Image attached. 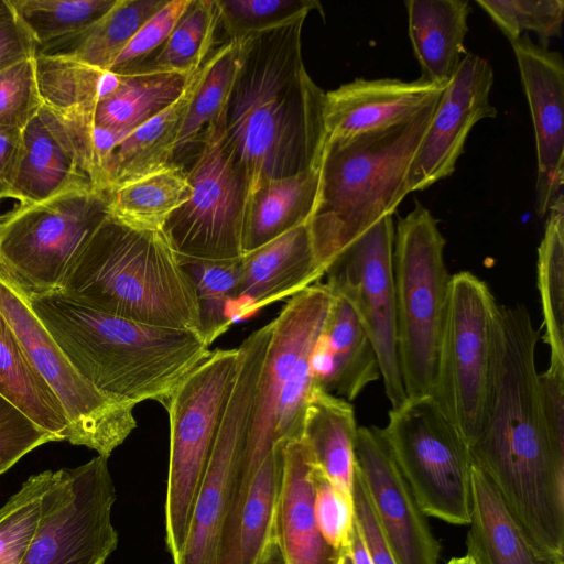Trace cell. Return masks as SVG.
<instances>
[{"label":"cell","mask_w":564,"mask_h":564,"mask_svg":"<svg viewBox=\"0 0 564 564\" xmlns=\"http://www.w3.org/2000/svg\"><path fill=\"white\" fill-rule=\"evenodd\" d=\"M539 337L524 305L498 304L487 417L469 451L530 541L564 561V453L552 444L544 421Z\"/></svg>","instance_id":"obj_1"},{"label":"cell","mask_w":564,"mask_h":564,"mask_svg":"<svg viewBox=\"0 0 564 564\" xmlns=\"http://www.w3.org/2000/svg\"><path fill=\"white\" fill-rule=\"evenodd\" d=\"M305 19L240 40L225 139L246 173L248 200L264 182L321 165L325 93L303 62Z\"/></svg>","instance_id":"obj_2"},{"label":"cell","mask_w":564,"mask_h":564,"mask_svg":"<svg viewBox=\"0 0 564 564\" xmlns=\"http://www.w3.org/2000/svg\"><path fill=\"white\" fill-rule=\"evenodd\" d=\"M29 304L72 365L99 392L166 408L181 382L210 354L193 330L105 314L57 292L29 293Z\"/></svg>","instance_id":"obj_3"},{"label":"cell","mask_w":564,"mask_h":564,"mask_svg":"<svg viewBox=\"0 0 564 564\" xmlns=\"http://www.w3.org/2000/svg\"><path fill=\"white\" fill-rule=\"evenodd\" d=\"M54 292L105 314L199 334L194 286L164 232L110 214Z\"/></svg>","instance_id":"obj_4"},{"label":"cell","mask_w":564,"mask_h":564,"mask_svg":"<svg viewBox=\"0 0 564 564\" xmlns=\"http://www.w3.org/2000/svg\"><path fill=\"white\" fill-rule=\"evenodd\" d=\"M438 100L397 126L325 142L318 198L308 221L325 273L348 245L392 216L410 194L409 170Z\"/></svg>","instance_id":"obj_5"},{"label":"cell","mask_w":564,"mask_h":564,"mask_svg":"<svg viewBox=\"0 0 564 564\" xmlns=\"http://www.w3.org/2000/svg\"><path fill=\"white\" fill-rule=\"evenodd\" d=\"M445 238L421 203L394 227L393 283L398 356L408 397L432 395L452 275Z\"/></svg>","instance_id":"obj_6"},{"label":"cell","mask_w":564,"mask_h":564,"mask_svg":"<svg viewBox=\"0 0 564 564\" xmlns=\"http://www.w3.org/2000/svg\"><path fill=\"white\" fill-rule=\"evenodd\" d=\"M239 358V348L212 350L181 382L165 408L170 423L165 542L172 562L187 534Z\"/></svg>","instance_id":"obj_7"},{"label":"cell","mask_w":564,"mask_h":564,"mask_svg":"<svg viewBox=\"0 0 564 564\" xmlns=\"http://www.w3.org/2000/svg\"><path fill=\"white\" fill-rule=\"evenodd\" d=\"M388 417L382 435L424 514L469 524L474 462L462 433L431 395L408 397Z\"/></svg>","instance_id":"obj_8"},{"label":"cell","mask_w":564,"mask_h":564,"mask_svg":"<svg viewBox=\"0 0 564 564\" xmlns=\"http://www.w3.org/2000/svg\"><path fill=\"white\" fill-rule=\"evenodd\" d=\"M270 322L238 347L237 376L197 492L187 534L172 564H219L232 513L258 380L272 336Z\"/></svg>","instance_id":"obj_9"},{"label":"cell","mask_w":564,"mask_h":564,"mask_svg":"<svg viewBox=\"0 0 564 564\" xmlns=\"http://www.w3.org/2000/svg\"><path fill=\"white\" fill-rule=\"evenodd\" d=\"M109 192L90 188L20 206L0 221V268L29 293L57 291L109 216Z\"/></svg>","instance_id":"obj_10"},{"label":"cell","mask_w":564,"mask_h":564,"mask_svg":"<svg viewBox=\"0 0 564 564\" xmlns=\"http://www.w3.org/2000/svg\"><path fill=\"white\" fill-rule=\"evenodd\" d=\"M498 303L470 272L452 275L432 398L470 446L486 423Z\"/></svg>","instance_id":"obj_11"},{"label":"cell","mask_w":564,"mask_h":564,"mask_svg":"<svg viewBox=\"0 0 564 564\" xmlns=\"http://www.w3.org/2000/svg\"><path fill=\"white\" fill-rule=\"evenodd\" d=\"M0 313L62 405L67 442L109 458L137 427L134 405L105 395L80 376L32 311L25 291L1 268Z\"/></svg>","instance_id":"obj_12"},{"label":"cell","mask_w":564,"mask_h":564,"mask_svg":"<svg viewBox=\"0 0 564 564\" xmlns=\"http://www.w3.org/2000/svg\"><path fill=\"white\" fill-rule=\"evenodd\" d=\"M200 141L186 172L189 197L162 231L181 259L235 260L243 256L248 181L225 139V113L205 129Z\"/></svg>","instance_id":"obj_13"},{"label":"cell","mask_w":564,"mask_h":564,"mask_svg":"<svg viewBox=\"0 0 564 564\" xmlns=\"http://www.w3.org/2000/svg\"><path fill=\"white\" fill-rule=\"evenodd\" d=\"M108 458L53 471L36 535L21 564H105L118 545Z\"/></svg>","instance_id":"obj_14"},{"label":"cell","mask_w":564,"mask_h":564,"mask_svg":"<svg viewBox=\"0 0 564 564\" xmlns=\"http://www.w3.org/2000/svg\"><path fill=\"white\" fill-rule=\"evenodd\" d=\"M393 242V218L386 216L333 260L325 284L354 308L376 350L386 395L397 408L406 394L398 356Z\"/></svg>","instance_id":"obj_15"},{"label":"cell","mask_w":564,"mask_h":564,"mask_svg":"<svg viewBox=\"0 0 564 564\" xmlns=\"http://www.w3.org/2000/svg\"><path fill=\"white\" fill-rule=\"evenodd\" d=\"M332 301L327 285L317 282L294 294L272 321L273 330L258 380L230 531L236 529L254 473L275 445L274 429L284 383L299 358L316 343Z\"/></svg>","instance_id":"obj_16"},{"label":"cell","mask_w":564,"mask_h":564,"mask_svg":"<svg viewBox=\"0 0 564 564\" xmlns=\"http://www.w3.org/2000/svg\"><path fill=\"white\" fill-rule=\"evenodd\" d=\"M94 131V122L64 117L42 106L22 130L9 197L26 206L67 192L101 189Z\"/></svg>","instance_id":"obj_17"},{"label":"cell","mask_w":564,"mask_h":564,"mask_svg":"<svg viewBox=\"0 0 564 564\" xmlns=\"http://www.w3.org/2000/svg\"><path fill=\"white\" fill-rule=\"evenodd\" d=\"M356 468L397 564H437L441 544L398 467L381 429L360 426Z\"/></svg>","instance_id":"obj_18"},{"label":"cell","mask_w":564,"mask_h":564,"mask_svg":"<svg viewBox=\"0 0 564 564\" xmlns=\"http://www.w3.org/2000/svg\"><path fill=\"white\" fill-rule=\"evenodd\" d=\"M492 84L489 62L467 53L444 89L413 156L408 175L410 193L451 176L473 127L497 116L489 100Z\"/></svg>","instance_id":"obj_19"},{"label":"cell","mask_w":564,"mask_h":564,"mask_svg":"<svg viewBox=\"0 0 564 564\" xmlns=\"http://www.w3.org/2000/svg\"><path fill=\"white\" fill-rule=\"evenodd\" d=\"M533 121L538 177L535 209L546 216L563 194L564 183V62L560 52L522 35L510 42Z\"/></svg>","instance_id":"obj_20"},{"label":"cell","mask_w":564,"mask_h":564,"mask_svg":"<svg viewBox=\"0 0 564 564\" xmlns=\"http://www.w3.org/2000/svg\"><path fill=\"white\" fill-rule=\"evenodd\" d=\"M446 86L420 78L413 82L356 78L343 84L325 93V142L349 139L409 120L437 101Z\"/></svg>","instance_id":"obj_21"},{"label":"cell","mask_w":564,"mask_h":564,"mask_svg":"<svg viewBox=\"0 0 564 564\" xmlns=\"http://www.w3.org/2000/svg\"><path fill=\"white\" fill-rule=\"evenodd\" d=\"M239 293L231 306L232 323L262 307L293 296L319 282V264L308 227L301 225L241 257Z\"/></svg>","instance_id":"obj_22"},{"label":"cell","mask_w":564,"mask_h":564,"mask_svg":"<svg viewBox=\"0 0 564 564\" xmlns=\"http://www.w3.org/2000/svg\"><path fill=\"white\" fill-rule=\"evenodd\" d=\"M282 479L274 518V534L285 564H340L338 551L322 536L314 516L317 466L302 437L282 445Z\"/></svg>","instance_id":"obj_23"},{"label":"cell","mask_w":564,"mask_h":564,"mask_svg":"<svg viewBox=\"0 0 564 564\" xmlns=\"http://www.w3.org/2000/svg\"><path fill=\"white\" fill-rule=\"evenodd\" d=\"M310 369L315 387L349 402L381 378L373 345L341 295L333 294L324 327L310 355Z\"/></svg>","instance_id":"obj_24"},{"label":"cell","mask_w":564,"mask_h":564,"mask_svg":"<svg viewBox=\"0 0 564 564\" xmlns=\"http://www.w3.org/2000/svg\"><path fill=\"white\" fill-rule=\"evenodd\" d=\"M470 487L466 555L475 564H564L540 551L530 541L494 484L475 464Z\"/></svg>","instance_id":"obj_25"},{"label":"cell","mask_w":564,"mask_h":564,"mask_svg":"<svg viewBox=\"0 0 564 564\" xmlns=\"http://www.w3.org/2000/svg\"><path fill=\"white\" fill-rule=\"evenodd\" d=\"M409 36L421 67L420 79L446 86L467 54V0H408Z\"/></svg>","instance_id":"obj_26"},{"label":"cell","mask_w":564,"mask_h":564,"mask_svg":"<svg viewBox=\"0 0 564 564\" xmlns=\"http://www.w3.org/2000/svg\"><path fill=\"white\" fill-rule=\"evenodd\" d=\"M202 74L203 66L188 77L175 101L117 144L104 169L105 191L109 192L173 164L176 140Z\"/></svg>","instance_id":"obj_27"},{"label":"cell","mask_w":564,"mask_h":564,"mask_svg":"<svg viewBox=\"0 0 564 564\" xmlns=\"http://www.w3.org/2000/svg\"><path fill=\"white\" fill-rule=\"evenodd\" d=\"M357 430L351 403L314 386L305 409L302 438L321 473L351 501Z\"/></svg>","instance_id":"obj_28"},{"label":"cell","mask_w":564,"mask_h":564,"mask_svg":"<svg viewBox=\"0 0 564 564\" xmlns=\"http://www.w3.org/2000/svg\"><path fill=\"white\" fill-rule=\"evenodd\" d=\"M319 181L321 165L261 184L247 203L243 254L308 223L316 207Z\"/></svg>","instance_id":"obj_29"},{"label":"cell","mask_w":564,"mask_h":564,"mask_svg":"<svg viewBox=\"0 0 564 564\" xmlns=\"http://www.w3.org/2000/svg\"><path fill=\"white\" fill-rule=\"evenodd\" d=\"M166 2L167 0H117L95 23L44 45L37 50L36 55L72 58L109 72L138 30Z\"/></svg>","instance_id":"obj_30"},{"label":"cell","mask_w":564,"mask_h":564,"mask_svg":"<svg viewBox=\"0 0 564 564\" xmlns=\"http://www.w3.org/2000/svg\"><path fill=\"white\" fill-rule=\"evenodd\" d=\"M0 395L55 442L68 441L69 429L62 405L33 368L1 313Z\"/></svg>","instance_id":"obj_31"},{"label":"cell","mask_w":564,"mask_h":564,"mask_svg":"<svg viewBox=\"0 0 564 564\" xmlns=\"http://www.w3.org/2000/svg\"><path fill=\"white\" fill-rule=\"evenodd\" d=\"M119 76L116 88L95 111V127L130 133L183 93L188 77L142 66Z\"/></svg>","instance_id":"obj_32"},{"label":"cell","mask_w":564,"mask_h":564,"mask_svg":"<svg viewBox=\"0 0 564 564\" xmlns=\"http://www.w3.org/2000/svg\"><path fill=\"white\" fill-rule=\"evenodd\" d=\"M34 64L42 106L61 116L94 123L98 101L119 80L117 74L66 57L36 55Z\"/></svg>","instance_id":"obj_33"},{"label":"cell","mask_w":564,"mask_h":564,"mask_svg":"<svg viewBox=\"0 0 564 564\" xmlns=\"http://www.w3.org/2000/svg\"><path fill=\"white\" fill-rule=\"evenodd\" d=\"M282 445L275 444L254 473L230 549L220 564H257L273 535L283 468Z\"/></svg>","instance_id":"obj_34"},{"label":"cell","mask_w":564,"mask_h":564,"mask_svg":"<svg viewBox=\"0 0 564 564\" xmlns=\"http://www.w3.org/2000/svg\"><path fill=\"white\" fill-rule=\"evenodd\" d=\"M187 173L176 164L109 191L110 215L143 230H162L189 197Z\"/></svg>","instance_id":"obj_35"},{"label":"cell","mask_w":564,"mask_h":564,"mask_svg":"<svg viewBox=\"0 0 564 564\" xmlns=\"http://www.w3.org/2000/svg\"><path fill=\"white\" fill-rule=\"evenodd\" d=\"M538 289L550 367H564V195L549 208L538 249Z\"/></svg>","instance_id":"obj_36"},{"label":"cell","mask_w":564,"mask_h":564,"mask_svg":"<svg viewBox=\"0 0 564 564\" xmlns=\"http://www.w3.org/2000/svg\"><path fill=\"white\" fill-rule=\"evenodd\" d=\"M241 41H228L203 65V74L178 133L175 154L199 141L227 108L240 63Z\"/></svg>","instance_id":"obj_37"},{"label":"cell","mask_w":564,"mask_h":564,"mask_svg":"<svg viewBox=\"0 0 564 564\" xmlns=\"http://www.w3.org/2000/svg\"><path fill=\"white\" fill-rule=\"evenodd\" d=\"M180 261L195 290L199 334L210 346L232 324L230 310L239 293L241 258Z\"/></svg>","instance_id":"obj_38"},{"label":"cell","mask_w":564,"mask_h":564,"mask_svg":"<svg viewBox=\"0 0 564 564\" xmlns=\"http://www.w3.org/2000/svg\"><path fill=\"white\" fill-rule=\"evenodd\" d=\"M219 25L217 0H191L158 54L142 66L189 77L206 62Z\"/></svg>","instance_id":"obj_39"},{"label":"cell","mask_w":564,"mask_h":564,"mask_svg":"<svg viewBox=\"0 0 564 564\" xmlns=\"http://www.w3.org/2000/svg\"><path fill=\"white\" fill-rule=\"evenodd\" d=\"M13 13L32 37L36 52L77 33L107 13L117 0H9Z\"/></svg>","instance_id":"obj_40"},{"label":"cell","mask_w":564,"mask_h":564,"mask_svg":"<svg viewBox=\"0 0 564 564\" xmlns=\"http://www.w3.org/2000/svg\"><path fill=\"white\" fill-rule=\"evenodd\" d=\"M53 470L30 476L0 508V564H21L39 530Z\"/></svg>","instance_id":"obj_41"},{"label":"cell","mask_w":564,"mask_h":564,"mask_svg":"<svg viewBox=\"0 0 564 564\" xmlns=\"http://www.w3.org/2000/svg\"><path fill=\"white\" fill-rule=\"evenodd\" d=\"M220 24L229 41L271 30L307 17L312 10L322 13L316 0H217Z\"/></svg>","instance_id":"obj_42"},{"label":"cell","mask_w":564,"mask_h":564,"mask_svg":"<svg viewBox=\"0 0 564 564\" xmlns=\"http://www.w3.org/2000/svg\"><path fill=\"white\" fill-rule=\"evenodd\" d=\"M511 42L527 31L535 33L542 46L562 34L563 0H476Z\"/></svg>","instance_id":"obj_43"},{"label":"cell","mask_w":564,"mask_h":564,"mask_svg":"<svg viewBox=\"0 0 564 564\" xmlns=\"http://www.w3.org/2000/svg\"><path fill=\"white\" fill-rule=\"evenodd\" d=\"M41 107L34 58L0 72V127L23 130Z\"/></svg>","instance_id":"obj_44"},{"label":"cell","mask_w":564,"mask_h":564,"mask_svg":"<svg viewBox=\"0 0 564 564\" xmlns=\"http://www.w3.org/2000/svg\"><path fill=\"white\" fill-rule=\"evenodd\" d=\"M189 3L191 0H167L138 30L109 72L127 74L141 67L154 51L161 48Z\"/></svg>","instance_id":"obj_45"},{"label":"cell","mask_w":564,"mask_h":564,"mask_svg":"<svg viewBox=\"0 0 564 564\" xmlns=\"http://www.w3.org/2000/svg\"><path fill=\"white\" fill-rule=\"evenodd\" d=\"M314 516L328 545L346 551L355 521L354 501L340 495L317 467L314 488Z\"/></svg>","instance_id":"obj_46"},{"label":"cell","mask_w":564,"mask_h":564,"mask_svg":"<svg viewBox=\"0 0 564 564\" xmlns=\"http://www.w3.org/2000/svg\"><path fill=\"white\" fill-rule=\"evenodd\" d=\"M55 442L0 395V476L36 447Z\"/></svg>","instance_id":"obj_47"},{"label":"cell","mask_w":564,"mask_h":564,"mask_svg":"<svg viewBox=\"0 0 564 564\" xmlns=\"http://www.w3.org/2000/svg\"><path fill=\"white\" fill-rule=\"evenodd\" d=\"M355 521L365 540L373 564H397L375 514L368 491L356 468L354 488Z\"/></svg>","instance_id":"obj_48"},{"label":"cell","mask_w":564,"mask_h":564,"mask_svg":"<svg viewBox=\"0 0 564 564\" xmlns=\"http://www.w3.org/2000/svg\"><path fill=\"white\" fill-rule=\"evenodd\" d=\"M35 55L36 46L14 13L0 18V72Z\"/></svg>","instance_id":"obj_49"},{"label":"cell","mask_w":564,"mask_h":564,"mask_svg":"<svg viewBox=\"0 0 564 564\" xmlns=\"http://www.w3.org/2000/svg\"><path fill=\"white\" fill-rule=\"evenodd\" d=\"M22 145V130L0 127V200L9 197Z\"/></svg>","instance_id":"obj_50"},{"label":"cell","mask_w":564,"mask_h":564,"mask_svg":"<svg viewBox=\"0 0 564 564\" xmlns=\"http://www.w3.org/2000/svg\"><path fill=\"white\" fill-rule=\"evenodd\" d=\"M347 552L351 564H373L356 521H354Z\"/></svg>","instance_id":"obj_51"},{"label":"cell","mask_w":564,"mask_h":564,"mask_svg":"<svg viewBox=\"0 0 564 564\" xmlns=\"http://www.w3.org/2000/svg\"><path fill=\"white\" fill-rule=\"evenodd\" d=\"M257 564H285L274 533L265 545Z\"/></svg>","instance_id":"obj_52"},{"label":"cell","mask_w":564,"mask_h":564,"mask_svg":"<svg viewBox=\"0 0 564 564\" xmlns=\"http://www.w3.org/2000/svg\"><path fill=\"white\" fill-rule=\"evenodd\" d=\"M13 13L12 7L9 0H0V18L10 15Z\"/></svg>","instance_id":"obj_53"},{"label":"cell","mask_w":564,"mask_h":564,"mask_svg":"<svg viewBox=\"0 0 564 564\" xmlns=\"http://www.w3.org/2000/svg\"><path fill=\"white\" fill-rule=\"evenodd\" d=\"M446 564H475V562L468 556L453 557Z\"/></svg>","instance_id":"obj_54"},{"label":"cell","mask_w":564,"mask_h":564,"mask_svg":"<svg viewBox=\"0 0 564 564\" xmlns=\"http://www.w3.org/2000/svg\"><path fill=\"white\" fill-rule=\"evenodd\" d=\"M340 564H351V561H350V557L348 555V552L345 553Z\"/></svg>","instance_id":"obj_55"},{"label":"cell","mask_w":564,"mask_h":564,"mask_svg":"<svg viewBox=\"0 0 564 564\" xmlns=\"http://www.w3.org/2000/svg\"><path fill=\"white\" fill-rule=\"evenodd\" d=\"M2 217H3V216H0V221H1Z\"/></svg>","instance_id":"obj_56"}]
</instances>
